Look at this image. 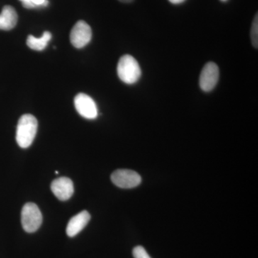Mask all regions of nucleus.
<instances>
[{"instance_id":"nucleus-5","label":"nucleus","mask_w":258,"mask_h":258,"mask_svg":"<svg viewBox=\"0 0 258 258\" xmlns=\"http://www.w3.org/2000/svg\"><path fill=\"white\" fill-rule=\"evenodd\" d=\"M92 38L91 27L83 20L76 23L70 35L71 42L76 48H83L89 43Z\"/></svg>"},{"instance_id":"nucleus-14","label":"nucleus","mask_w":258,"mask_h":258,"mask_svg":"<svg viewBox=\"0 0 258 258\" xmlns=\"http://www.w3.org/2000/svg\"><path fill=\"white\" fill-rule=\"evenodd\" d=\"M134 258H151L146 249L142 246H137L133 249Z\"/></svg>"},{"instance_id":"nucleus-8","label":"nucleus","mask_w":258,"mask_h":258,"mask_svg":"<svg viewBox=\"0 0 258 258\" xmlns=\"http://www.w3.org/2000/svg\"><path fill=\"white\" fill-rule=\"evenodd\" d=\"M51 190L58 200L66 201L74 195V182L68 177L57 178L51 184Z\"/></svg>"},{"instance_id":"nucleus-13","label":"nucleus","mask_w":258,"mask_h":258,"mask_svg":"<svg viewBox=\"0 0 258 258\" xmlns=\"http://www.w3.org/2000/svg\"><path fill=\"white\" fill-rule=\"evenodd\" d=\"M251 42L252 45L256 49L258 47V16L256 14L254 16L253 22L252 24V28H251Z\"/></svg>"},{"instance_id":"nucleus-18","label":"nucleus","mask_w":258,"mask_h":258,"mask_svg":"<svg viewBox=\"0 0 258 258\" xmlns=\"http://www.w3.org/2000/svg\"><path fill=\"white\" fill-rule=\"evenodd\" d=\"M220 1H222V2H227V0H220Z\"/></svg>"},{"instance_id":"nucleus-9","label":"nucleus","mask_w":258,"mask_h":258,"mask_svg":"<svg viewBox=\"0 0 258 258\" xmlns=\"http://www.w3.org/2000/svg\"><path fill=\"white\" fill-rule=\"evenodd\" d=\"M90 220L91 215L88 212L84 210L79 212L78 215H75L70 220L66 227V233L71 237L77 235L88 225Z\"/></svg>"},{"instance_id":"nucleus-6","label":"nucleus","mask_w":258,"mask_h":258,"mask_svg":"<svg viewBox=\"0 0 258 258\" xmlns=\"http://www.w3.org/2000/svg\"><path fill=\"white\" fill-rule=\"evenodd\" d=\"M220 78V70L213 62L205 64L200 77V86L205 92H210L217 86Z\"/></svg>"},{"instance_id":"nucleus-1","label":"nucleus","mask_w":258,"mask_h":258,"mask_svg":"<svg viewBox=\"0 0 258 258\" xmlns=\"http://www.w3.org/2000/svg\"><path fill=\"white\" fill-rule=\"evenodd\" d=\"M37 118L31 114L22 115L19 119L17 127V143L23 149H27L32 145L37 131Z\"/></svg>"},{"instance_id":"nucleus-16","label":"nucleus","mask_w":258,"mask_h":258,"mask_svg":"<svg viewBox=\"0 0 258 258\" xmlns=\"http://www.w3.org/2000/svg\"><path fill=\"white\" fill-rule=\"evenodd\" d=\"M118 1H120V3H132V2H133L134 0H118Z\"/></svg>"},{"instance_id":"nucleus-11","label":"nucleus","mask_w":258,"mask_h":258,"mask_svg":"<svg viewBox=\"0 0 258 258\" xmlns=\"http://www.w3.org/2000/svg\"><path fill=\"white\" fill-rule=\"evenodd\" d=\"M52 38V35L50 32H44L43 35L40 37H35L32 35H29L27 39V45L32 50L42 51L45 50L47 44Z\"/></svg>"},{"instance_id":"nucleus-7","label":"nucleus","mask_w":258,"mask_h":258,"mask_svg":"<svg viewBox=\"0 0 258 258\" xmlns=\"http://www.w3.org/2000/svg\"><path fill=\"white\" fill-rule=\"evenodd\" d=\"M75 107L83 118L87 119H95L98 116V108L95 101L91 97L79 93L74 100Z\"/></svg>"},{"instance_id":"nucleus-12","label":"nucleus","mask_w":258,"mask_h":258,"mask_svg":"<svg viewBox=\"0 0 258 258\" xmlns=\"http://www.w3.org/2000/svg\"><path fill=\"white\" fill-rule=\"evenodd\" d=\"M24 8L27 9L38 8V7H45L48 5L47 0H20Z\"/></svg>"},{"instance_id":"nucleus-2","label":"nucleus","mask_w":258,"mask_h":258,"mask_svg":"<svg viewBox=\"0 0 258 258\" xmlns=\"http://www.w3.org/2000/svg\"><path fill=\"white\" fill-rule=\"evenodd\" d=\"M117 74L120 81L126 84H134L142 76L138 61L133 56L125 55L120 57L117 66Z\"/></svg>"},{"instance_id":"nucleus-10","label":"nucleus","mask_w":258,"mask_h":258,"mask_svg":"<svg viewBox=\"0 0 258 258\" xmlns=\"http://www.w3.org/2000/svg\"><path fill=\"white\" fill-rule=\"evenodd\" d=\"M18 16L13 7L6 5L0 14V30H10L16 26Z\"/></svg>"},{"instance_id":"nucleus-17","label":"nucleus","mask_w":258,"mask_h":258,"mask_svg":"<svg viewBox=\"0 0 258 258\" xmlns=\"http://www.w3.org/2000/svg\"><path fill=\"white\" fill-rule=\"evenodd\" d=\"M55 174H58V171H55Z\"/></svg>"},{"instance_id":"nucleus-3","label":"nucleus","mask_w":258,"mask_h":258,"mask_svg":"<svg viewBox=\"0 0 258 258\" xmlns=\"http://www.w3.org/2000/svg\"><path fill=\"white\" fill-rule=\"evenodd\" d=\"M21 222L24 230L29 233L36 232L42 222V215L40 209L34 203L24 205L21 212Z\"/></svg>"},{"instance_id":"nucleus-4","label":"nucleus","mask_w":258,"mask_h":258,"mask_svg":"<svg viewBox=\"0 0 258 258\" xmlns=\"http://www.w3.org/2000/svg\"><path fill=\"white\" fill-rule=\"evenodd\" d=\"M112 182L123 189L137 187L142 182V177L138 173L130 169H118L111 174Z\"/></svg>"},{"instance_id":"nucleus-15","label":"nucleus","mask_w":258,"mask_h":258,"mask_svg":"<svg viewBox=\"0 0 258 258\" xmlns=\"http://www.w3.org/2000/svg\"><path fill=\"white\" fill-rule=\"evenodd\" d=\"M185 1H186V0H169V2H170L171 4L174 5L181 4V3H184Z\"/></svg>"}]
</instances>
